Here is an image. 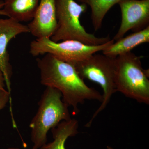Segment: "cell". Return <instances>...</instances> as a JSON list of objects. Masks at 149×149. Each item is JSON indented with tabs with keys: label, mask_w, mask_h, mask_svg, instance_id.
<instances>
[{
	"label": "cell",
	"mask_w": 149,
	"mask_h": 149,
	"mask_svg": "<svg viewBox=\"0 0 149 149\" xmlns=\"http://www.w3.org/2000/svg\"><path fill=\"white\" fill-rule=\"evenodd\" d=\"M40 2V0H5L3 15L19 22L31 21Z\"/></svg>",
	"instance_id": "cell-10"
},
{
	"label": "cell",
	"mask_w": 149,
	"mask_h": 149,
	"mask_svg": "<svg viewBox=\"0 0 149 149\" xmlns=\"http://www.w3.org/2000/svg\"><path fill=\"white\" fill-rule=\"evenodd\" d=\"M11 95L8 91L5 89L0 90V111L5 107L8 103H10V111L11 116L12 122L13 125L15 126L16 125V122L14 118L12 111V103Z\"/></svg>",
	"instance_id": "cell-14"
},
{
	"label": "cell",
	"mask_w": 149,
	"mask_h": 149,
	"mask_svg": "<svg viewBox=\"0 0 149 149\" xmlns=\"http://www.w3.org/2000/svg\"><path fill=\"white\" fill-rule=\"evenodd\" d=\"M78 121L75 119L63 120L51 129L53 141L43 145L40 149H66L65 142L70 137H74L78 133Z\"/></svg>",
	"instance_id": "cell-12"
},
{
	"label": "cell",
	"mask_w": 149,
	"mask_h": 149,
	"mask_svg": "<svg viewBox=\"0 0 149 149\" xmlns=\"http://www.w3.org/2000/svg\"><path fill=\"white\" fill-rule=\"evenodd\" d=\"M7 149H20L19 148H9Z\"/></svg>",
	"instance_id": "cell-18"
},
{
	"label": "cell",
	"mask_w": 149,
	"mask_h": 149,
	"mask_svg": "<svg viewBox=\"0 0 149 149\" xmlns=\"http://www.w3.org/2000/svg\"><path fill=\"white\" fill-rule=\"evenodd\" d=\"M142 56L131 52L116 58L115 83L117 92L141 103L149 104V70L144 69Z\"/></svg>",
	"instance_id": "cell-4"
},
{
	"label": "cell",
	"mask_w": 149,
	"mask_h": 149,
	"mask_svg": "<svg viewBox=\"0 0 149 149\" xmlns=\"http://www.w3.org/2000/svg\"><path fill=\"white\" fill-rule=\"evenodd\" d=\"M37 38H51L57 27L56 0H40L33 19L27 25Z\"/></svg>",
	"instance_id": "cell-9"
},
{
	"label": "cell",
	"mask_w": 149,
	"mask_h": 149,
	"mask_svg": "<svg viewBox=\"0 0 149 149\" xmlns=\"http://www.w3.org/2000/svg\"><path fill=\"white\" fill-rule=\"evenodd\" d=\"M116 58L95 54L74 66L80 77L97 83L103 91L102 104L85 125L89 128L93 120L105 109L112 96L117 92L115 83Z\"/></svg>",
	"instance_id": "cell-5"
},
{
	"label": "cell",
	"mask_w": 149,
	"mask_h": 149,
	"mask_svg": "<svg viewBox=\"0 0 149 149\" xmlns=\"http://www.w3.org/2000/svg\"><path fill=\"white\" fill-rule=\"evenodd\" d=\"M37 62L41 84L59 91L63 102L72 108L73 115L78 114V105L86 100L102 101V95L88 87L72 64L48 53L37 58Z\"/></svg>",
	"instance_id": "cell-1"
},
{
	"label": "cell",
	"mask_w": 149,
	"mask_h": 149,
	"mask_svg": "<svg viewBox=\"0 0 149 149\" xmlns=\"http://www.w3.org/2000/svg\"><path fill=\"white\" fill-rule=\"evenodd\" d=\"M57 27L50 39L58 42L65 40H76L89 45H99L111 40L107 37H98L88 33L81 24L80 17L87 9L84 3L74 0H56Z\"/></svg>",
	"instance_id": "cell-3"
},
{
	"label": "cell",
	"mask_w": 149,
	"mask_h": 149,
	"mask_svg": "<svg viewBox=\"0 0 149 149\" xmlns=\"http://www.w3.org/2000/svg\"><path fill=\"white\" fill-rule=\"evenodd\" d=\"M111 40L99 45H89L76 40L55 42L49 37L37 38L31 42L29 53L33 56L50 54L56 58L74 65L97 52L103 51L114 42Z\"/></svg>",
	"instance_id": "cell-6"
},
{
	"label": "cell",
	"mask_w": 149,
	"mask_h": 149,
	"mask_svg": "<svg viewBox=\"0 0 149 149\" xmlns=\"http://www.w3.org/2000/svg\"><path fill=\"white\" fill-rule=\"evenodd\" d=\"M120 27L113 39L117 41L129 30L136 32L149 26V0H122Z\"/></svg>",
	"instance_id": "cell-7"
},
{
	"label": "cell",
	"mask_w": 149,
	"mask_h": 149,
	"mask_svg": "<svg viewBox=\"0 0 149 149\" xmlns=\"http://www.w3.org/2000/svg\"><path fill=\"white\" fill-rule=\"evenodd\" d=\"M122 0H78L91 8V17L95 31L102 27L103 20L109 10Z\"/></svg>",
	"instance_id": "cell-13"
},
{
	"label": "cell",
	"mask_w": 149,
	"mask_h": 149,
	"mask_svg": "<svg viewBox=\"0 0 149 149\" xmlns=\"http://www.w3.org/2000/svg\"><path fill=\"white\" fill-rule=\"evenodd\" d=\"M149 42V26L133 34L122 37L102 51L103 54L110 57L131 52L134 48L144 43Z\"/></svg>",
	"instance_id": "cell-11"
},
{
	"label": "cell",
	"mask_w": 149,
	"mask_h": 149,
	"mask_svg": "<svg viewBox=\"0 0 149 149\" xmlns=\"http://www.w3.org/2000/svg\"><path fill=\"white\" fill-rule=\"evenodd\" d=\"M26 33H29L27 25L9 18L0 19V71L3 75L6 86L10 95L12 68L10 63L8 46L17 35Z\"/></svg>",
	"instance_id": "cell-8"
},
{
	"label": "cell",
	"mask_w": 149,
	"mask_h": 149,
	"mask_svg": "<svg viewBox=\"0 0 149 149\" xmlns=\"http://www.w3.org/2000/svg\"><path fill=\"white\" fill-rule=\"evenodd\" d=\"M38 110L29 124L32 149H40L47 143L49 130L63 120L71 118L68 107L61 93L55 88L46 87L38 103Z\"/></svg>",
	"instance_id": "cell-2"
},
{
	"label": "cell",
	"mask_w": 149,
	"mask_h": 149,
	"mask_svg": "<svg viewBox=\"0 0 149 149\" xmlns=\"http://www.w3.org/2000/svg\"><path fill=\"white\" fill-rule=\"evenodd\" d=\"M6 86L4 78L2 72L0 71V90L4 89Z\"/></svg>",
	"instance_id": "cell-15"
},
{
	"label": "cell",
	"mask_w": 149,
	"mask_h": 149,
	"mask_svg": "<svg viewBox=\"0 0 149 149\" xmlns=\"http://www.w3.org/2000/svg\"><path fill=\"white\" fill-rule=\"evenodd\" d=\"M107 149H114L112 147L109 146H107Z\"/></svg>",
	"instance_id": "cell-17"
},
{
	"label": "cell",
	"mask_w": 149,
	"mask_h": 149,
	"mask_svg": "<svg viewBox=\"0 0 149 149\" xmlns=\"http://www.w3.org/2000/svg\"><path fill=\"white\" fill-rule=\"evenodd\" d=\"M4 3L3 1L0 0V15H3V13L2 9L3 7Z\"/></svg>",
	"instance_id": "cell-16"
}]
</instances>
